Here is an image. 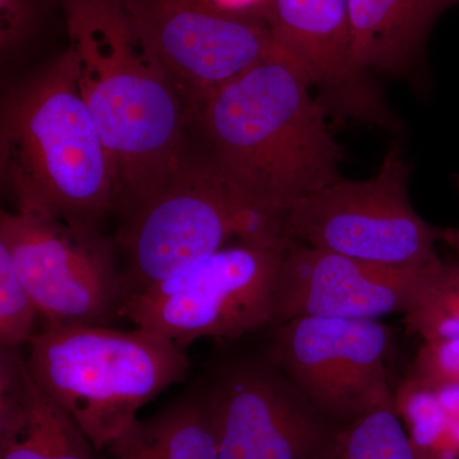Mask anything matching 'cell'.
Listing matches in <instances>:
<instances>
[{"label": "cell", "instance_id": "obj_1", "mask_svg": "<svg viewBox=\"0 0 459 459\" xmlns=\"http://www.w3.org/2000/svg\"><path fill=\"white\" fill-rule=\"evenodd\" d=\"M81 93L110 160L123 222L195 155L197 108L148 49L119 0H68Z\"/></svg>", "mask_w": 459, "mask_h": 459}, {"label": "cell", "instance_id": "obj_2", "mask_svg": "<svg viewBox=\"0 0 459 459\" xmlns=\"http://www.w3.org/2000/svg\"><path fill=\"white\" fill-rule=\"evenodd\" d=\"M298 66L276 49L202 102V155L252 204L282 220L300 198L340 180L343 150Z\"/></svg>", "mask_w": 459, "mask_h": 459}, {"label": "cell", "instance_id": "obj_3", "mask_svg": "<svg viewBox=\"0 0 459 459\" xmlns=\"http://www.w3.org/2000/svg\"><path fill=\"white\" fill-rule=\"evenodd\" d=\"M0 175L16 212L93 230L113 213L110 160L71 48L3 98Z\"/></svg>", "mask_w": 459, "mask_h": 459}, {"label": "cell", "instance_id": "obj_4", "mask_svg": "<svg viewBox=\"0 0 459 459\" xmlns=\"http://www.w3.org/2000/svg\"><path fill=\"white\" fill-rule=\"evenodd\" d=\"M29 346L33 377L71 413L98 452L119 442L138 411L189 371L184 350L141 328L44 327Z\"/></svg>", "mask_w": 459, "mask_h": 459}, {"label": "cell", "instance_id": "obj_5", "mask_svg": "<svg viewBox=\"0 0 459 459\" xmlns=\"http://www.w3.org/2000/svg\"><path fill=\"white\" fill-rule=\"evenodd\" d=\"M124 300L237 243H286L282 221L230 186L202 153L123 222Z\"/></svg>", "mask_w": 459, "mask_h": 459}, {"label": "cell", "instance_id": "obj_6", "mask_svg": "<svg viewBox=\"0 0 459 459\" xmlns=\"http://www.w3.org/2000/svg\"><path fill=\"white\" fill-rule=\"evenodd\" d=\"M287 243H237L124 300L122 316L186 350L201 338L238 340L273 327Z\"/></svg>", "mask_w": 459, "mask_h": 459}, {"label": "cell", "instance_id": "obj_7", "mask_svg": "<svg viewBox=\"0 0 459 459\" xmlns=\"http://www.w3.org/2000/svg\"><path fill=\"white\" fill-rule=\"evenodd\" d=\"M411 165L392 143L376 177L336 183L300 198L283 211L287 241L359 261L425 270L439 264L442 229L421 219L410 201Z\"/></svg>", "mask_w": 459, "mask_h": 459}, {"label": "cell", "instance_id": "obj_8", "mask_svg": "<svg viewBox=\"0 0 459 459\" xmlns=\"http://www.w3.org/2000/svg\"><path fill=\"white\" fill-rule=\"evenodd\" d=\"M0 246L7 249L44 327L108 325L122 316L117 247L101 230L3 211Z\"/></svg>", "mask_w": 459, "mask_h": 459}, {"label": "cell", "instance_id": "obj_9", "mask_svg": "<svg viewBox=\"0 0 459 459\" xmlns=\"http://www.w3.org/2000/svg\"><path fill=\"white\" fill-rule=\"evenodd\" d=\"M270 359L333 424L394 407L391 331L377 320L303 316L273 328Z\"/></svg>", "mask_w": 459, "mask_h": 459}, {"label": "cell", "instance_id": "obj_10", "mask_svg": "<svg viewBox=\"0 0 459 459\" xmlns=\"http://www.w3.org/2000/svg\"><path fill=\"white\" fill-rule=\"evenodd\" d=\"M142 40L198 108L276 49L258 13L207 0H119Z\"/></svg>", "mask_w": 459, "mask_h": 459}, {"label": "cell", "instance_id": "obj_11", "mask_svg": "<svg viewBox=\"0 0 459 459\" xmlns=\"http://www.w3.org/2000/svg\"><path fill=\"white\" fill-rule=\"evenodd\" d=\"M208 386L220 459H320L338 428L270 358L234 362Z\"/></svg>", "mask_w": 459, "mask_h": 459}, {"label": "cell", "instance_id": "obj_12", "mask_svg": "<svg viewBox=\"0 0 459 459\" xmlns=\"http://www.w3.org/2000/svg\"><path fill=\"white\" fill-rule=\"evenodd\" d=\"M259 16L328 117L394 133L401 122L353 50L349 0H265Z\"/></svg>", "mask_w": 459, "mask_h": 459}, {"label": "cell", "instance_id": "obj_13", "mask_svg": "<svg viewBox=\"0 0 459 459\" xmlns=\"http://www.w3.org/2000/svg\"><path fill=\"white\" fill-rule=\"evenodd\" d=\"M434 267H386L289 241L277 279L272 328L303 316L377 320L386 314L404 316Z\"/></svg>", "mask_w": 459, "mask_h": 459}, {"label": "cell", "instance_id": "obj_14", "mask_svg": "<svg viewBox=\"0 0 459 459\" xmlns=\"http://www.w3.org/2000/svg\"><path fill=\"white\" fill-rule=\"evenodd\" d=\"M77 421L45 391L18 347H0V459H100Z\"/></svg>", "mask_w": 459, "mask_h": 459}, {"label": "cell", "instance_id": "obj_15", "mask_svg": "<svg viewBox=\"0 0 459 459\" xmlns=\"http://www.w3.org/2000/svg\"><path fill=\"white\" fill-rule=\"evenodd\" d=\"M459 0H349L356 59L369 74L412 71L439 14Z\"/></svg>", "mask_w": 459, "mask_h": 459}, {"label": "cell", "instance_id": "obj_16", "mask_svg": "<svg viewBox=\"0 0 459 459\" xmlns=\"http://www.w3.org/2000/svg\"><path fill=\"white\" fill-rule=\"evenodd\" d=\"M108 452L126 459H220L210 386L186 392L152 418L137 420Z\"/></svg>", "mask_w": 459, "mask_h": 459}, {"label": "cell", "instance_id": "obj_17", "mask_svg": "<svg viewBox=\"0 0 459 459\" xmlns=\"http://www.w3.org/2000/svg\"><path fill=\"white\" fill-rule=\"evenodd\" d=\"M394 410L420 459H459V424L437 389L407 376L395 386Z\"/></svg>", "mask_w": 459, "mask_h": 459}, {"label": "cell", "instance_id": "obj_18", "mask_svg": "<svg viewBox=\"0 0 459 459\" xmlns=\"http://www.w3.org/2000/svg\"><path fill=\"white\" fill-rule=\"evenodd\" d=\"M320 459L420 458L394 407H382L340 425Z\"/></svg>", "mask_w": 459, "mask_h": 459}, {"label": "cell", "instance_id": "obj_19", "mask_svg": "<svg viewBox=\"0 0 459 459\" xmlns=\"http://www.w3.org/2000/svg\"><path fill=\"white\" fill-rule=\"evenodd\" d=\"M411 334L422 341L459 338V263L442 261L431 270L418 301L404 314Z\"/></svg>", "mask_w": 459, "mask_h": 459}, {"label": "cell", "instance_id": "obj_20", "mask_svg": "<svg viewBox=\"0 0 459 459\" xmlns=\"http://www.w3.org/2000/svg\"><path fill=\"white\" fill-rule=\"evenodd\" d=\"M40 316L26 287L21 282L7 249L0 246V347L29 344Z\"/></svg>", "mask_w": 459, "mask_h": 459}, {"label": "cell", "instance_id": "obj_21", "mask_svg": "<svg viewBox=\"0 0 459 459\" xmlns=\"http://www.w3.org/2000/svg\"><path fill=\"white\" fill-rule=\"evenodd\" d=\"M409 376L431 388L459 386V338L424 341Z\"/></svg>", "mask_w": 459, "mask_h": 459}, {"label": "cell", "instance_id": "obj_22", "mask_svg": "<svg viewBox=\"0 0 459 459\" xmlns=\"http://www.w3.org/2000/svg\"><path fill=\"white\" fill-rule=\"evenodd\" d=\"M33 22L31 0H0V48L3 54L17 50L29 38Z\"/></svg>", "mask_w": 459, "mask_h": 459}, {"label": "cell", "instance_id": "obj_23", "mask_svg": "<svg viewBox=\"0 0 459 459\" xmlns=\"http://www.w3.org/2000/svg\"><path fill=\"white\" fill-rule=\"evenodd\" d=\"M207 2L225 11L238 12V13H253V11H256L258 13L265 0H207Z\"/></svg>", "mask_w": 459, "mask_h": 459}, {"label": "cell", "instance_id": "obj_24", "mask_svg": "<svg viewBox=\"0 0 459 459\" xmlns=\"http://www.w3.org/2000/svg\"><path fill=\"white\" fill-rule=\"evenodd\" d=\"M434 389H437L446 409L451 411L452 415L455 416L459 424V386H446V388Z\"/></svg>", "mask_w": 459, "mask_h": 459}, {"label": "cell", "instance_id": "obj_25", "mask_svg": "<svg viewBox=\"0 0 459 459\" xmlns=\"http://www.w3.org/2000/svg\"><path fill=\"white\" fill-rule=\"evenodd\" d=\"M455 184H457L459 190V175L455 177ZM440 241H443V243L451 247L459 258V228L442 229V231H440Z\"/></svg>", "mask_w": 459, "mask_h": 459}, {"label": "cell", "instance_id": "obj_26", "mask_svg": "<svg viewBox=\"0 0 459 459\" xmlns=\"http://www.w3.org/2000/svg\"><path fill=\"white\" fill-rule=\"evenodd\" d=\"M111 453V455H113V459H126V457H124L123 455H120V453H117V452H110Z\"/></svg>", "mask_w": 459, "mask_h": 459}]
</instances>
